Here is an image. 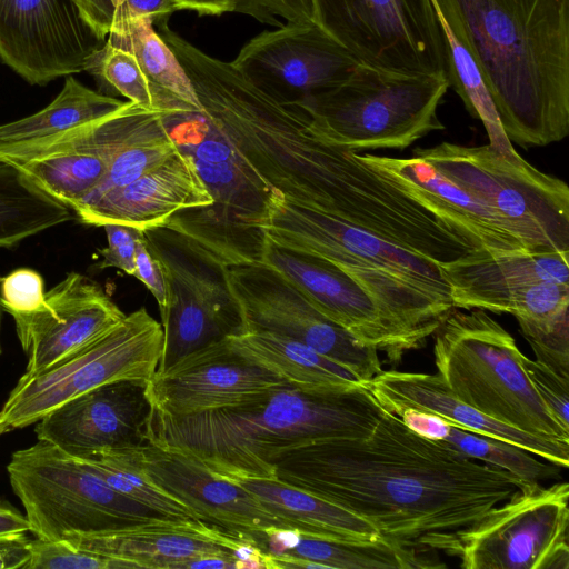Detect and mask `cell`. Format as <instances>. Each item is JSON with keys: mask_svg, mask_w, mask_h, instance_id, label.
Wrapping results in <instances>:
<instances>
[{"mask_svg": "<svg viewBox=\"0 0 569 569\" xmlns=\"http://www.w3.org/2000/svg\"><path fill=\"white\" fill-rule=\"evenodd\" d=\"M7 532H30V527L26 515L0 499V533Z\"/></svg>", "mask_w": 569, "mask_h": 569, "instance_id": "49", "label": "cell"}, {"mask_svg": "<svg viewBox=\"0 0 569 569\" xmlns=\"http://www.w3.org/2000/svg\"><path fill=\"white\" fill-rule=\"evenodd\" d=\"M180 10L194 11L199 16H220L234 12L238 0H174Z\"/></svg>", "mask_w": 569, "mask_h": 569, "instance_id": "48", "label": "cell"}, {"mask_svg": "<svg viewBox=\"0 0 569 569\" xmlns=\"http://www.w3.org/2000/svg\"><path fill=\"white\" fill-rule=\"evenodd\" d=\"M163 348V329L146 308L51 368L21 378L0 409V436L37 423L67 401L118 380L149 381Z\"/></svg>", "mask_w": 569, "mask_h": 569, "instance_id": "8", "label": "cell"}, {"mask_svg": "<svg viewBox=\"0 0 569 569\" xmlns=\"http://www.w3.org/2000/svg\"><path fill=\"white\" fill-rule=\"evenodd\" d=\"M398 416L402 422L427 439L445 440L451 428V423L445 418L423 410L403 409Z\"/></svg>", "mask_w": 569, "mask_h": 569, "instance_id": "46", "label": "cell"}, {"mask_svg": "<svg viewBox=\"0 0 569 569\" xmlns=\"http://www.w3.org/2000/svg\"><path fill=\"white\" fill-rule=\"evenodd\" d=\"M257 546L271 555L277 569H428L443 568L432 553L399 545L382 536L373 540H326L297 530L270 528Z\"/></svg>", "mask_w": 569, "mask_h": 569, "instance_id": "26", "label": "cell"}, {"mask_svg": "<svg viewBox=\"0 0 569 569\" xmlns=\"http://www.w3.org/2000/svg\"><path fill=\"white\" fill-rule=\"evenodd\" d=\"M1 308H2V306H1V299H0V328H1ZM1 352H2V349H1V343H0V355H1Z\"/></svg>", "mask_w": 569, "mask_h": 569, "instance_id": "51", "label": "cell"}, {"mask_svg": "<svg viewBox=\"0 0 569 569\" xmlns=\"http://www.w3.org/2000/svg\"><path fill=\"white\" fill-rule=\"evenodd\" d=\"M136 449L103 451L81 459L111 488L160 516L169 519L199 520L184 503L147 477L139 465Z\"/></svg>", "mask_w": 569, "mask_h": 569, "instance_id": "34", "label": "cell"}, {"mask_svg": "<svg viewBox=\"0 0 569 569\" xmlns=\"http://www.w3.org/2000/svg\"><path fill=\"white\" fill-rule=\"evenodd\" d=\"M412 156L482 201L527 252H569V188L519 153L441 142Z\"/></svg>", "mask_w": 569, "mask_h": 569, "instance_id": "6", "label": "cell"}, {"mask_svg": "<svg viewBox=\"0 0 569 569\" xmlns=\"http://www.w3.org/2000/svg\"><path fill=\"white\" fill-rule=\"evenodd\" d=\"M44 300L40 311L16 323L29 356L24 377L61 362L126 317L98 283L77 272L44 293Z\"/></svg>", "mask_w": 569, "mask_h": 569, "instance_id": "19", "label": "cell"}, {"mask_svg": "<svg viewBox=\"0 0 569 569\" xmlns=\"http://www.w3.org/2000/svg\"><path fill=\"white\" fill-rule=\"evenodd\" d=\"M156 298L160 316L163 318L170 306V292L167 273L161 260L152 254L147 246L146 236L139 241L134 254V273Z\"/></svg>", "mask_w": 569, "mask_h": 569, "instance_id": "43", "label": "cell"}, {"mask_svg": "<svg viewBox=\"0 0 569 569\" xmlns=\"http://www.w3.org/2000/svg\"><path fill=\"white\" fill-rule=\"evenodd\" d=\"M104 42L72 0H0V60L29 84L84 71Z\"/></svg>", "mask_w": 569, "mask_h": 569, "instance_id": "14", "label": "cell"}, {"mask_svg": "<svg viewBox=\"0 0 569 569\" xmlns=\"http://www.w3.org/2000/svg\"><path fill=\"white\" fill-rule=\"evenodd\" d=\"M252 493L284 529L326 540H373L369 521L277 479L229 478Z\"/></svg>", "mask_w": 569, "mask_h": 569, "instance_id": "27", "label": "cell"}, {"mask_svg": "<svg viewBox=\"0 0 569 569\" xmlns=\"http://www.w3.org/2000/svg\"><path fill=\"white\" fill-rule=\"evenodd\" d=\"M180 8L174 0H124L117 9L113 22L146 18L153 22H158L168 17ZM112 27V26H111Z\"/></svg>", "mask_w": 569, "mask_h": 569, "instance_id": "45", "label": "cell"}, {"mask_svg": "<svg viewBox=\"0 0 569 569\" xmlns=\"http://www.w3.org/2000/svg\"><path fill=\"white\" fill-rule=\"evenodd\" d=\"M569 252L476 249L440 266L455 308L511 313L551 332L569 325Z\"/></svg>", "mask_w": 569, "mask_h": 569, "instance_id": "10", "label": "cell"}, {"mask_svg": "<svg viewBox=\"0 0 569 569\" xmlns=\"http://www.w3.org/2000/svg\"><path fill=\"white\" fill-rule=\"evenodd\" d=\"M136 452L147 477L184 503L199 520L246 536L282 528L252 493L194 457L150 442Z\"/></svg>", "mask_w": 569, "mask_h": 569, "instance_id": "20", "label": "cell"}, {"mask_svg": "<svg viewBox=\"0 0 569 569\" xmlns=\"http://www.w3.org/2000/svg\"><path fill=\"white\" fill-rule=\"evenodd\" d=\"M123 103L86 87L68 74L62 90L47 107L31 116L0 124V154L44 144L117 111Z\"/></svg>", "mask_w": 569, "mask_h": 569, "instance_id": "28", "label": "cell"}, {"mask_svg": "<svg viewBox=\"0 0 569 569\" xmlns=\"http://www.w3.org/2000/svg\"><path fill=\"white\" fill-rule=\"evenodd\" d=\"M569 485L528 482L462 538L465 569H568Z\"/></svg>", "mask_w": 569, "mask_h": 569, "instance_id": "12", "label": "cell"}, {"mask_svg": "<svg viewBox=\"0 0 569 569\" xmlns=\"http://www.w3.org/2000/svg\"><path fill=\"white\" fill-rule=\"evenodd\" d=\"M106 41L136 58L153 91L157 110L192 111L201 107L188 74L151 20L116 22Z\"/></svg>", "mask_w": 569, "mask_h": 569, "instance_id": "29", "label": "cell"}, {"mask_svg": "<svg viewBox=\"0 0 569 569\" xmlns=\"http://www.w3.org/2000/svg\"><path fill=\"white\" fill-rule=\"evenodd\" d=\"M31 559L26 569H118L112 558L81 549L67 540L31 541Z\"/></svg>", "mask_w": 569, "mask_h": 569, "instance_id": "37", "label": "cell"}, {"mask_svg": "<svg viewBox=\"0 0 569 569\" xmlns=\"http://www.w3.org/2000/svg\"><path fill=\"white\" fill-rule=\"evenodd\" d=\"M259 261L284 277L321 315L398 363L407 352L372 298L322 259L277 247L262 237Z\"/></svg>", "mask_w": 569, "mask_h": 569, "instance_id": "21", "label": "cell"}, {"mask_svg": "<svg viewBox=\"0 0 569 569\" xmlns=\"http://www.w3.org/2000/svg\"><path fill=\"white\" fill-rule=\"evenodd\" d=\"M231 62L253 86L284 104L341 83L360 64L321 28L293 23L259 33Z\"/></svg>", "mask_w": 569, "mask_h": 569, "instance_id": "15", "label": "cell"}, {"mask_svg": "<svg viewBox=\"0 0 569 569\" xmlns=\"http://www.w3.org/2000/svg\"><path fill=\"white\" fill-rule=\"evenodd\" d=\"M523 367L538 396L558 420L569 430V378L560 376L543 363L523 355Z\"/></svg>", "mask_w": 569, "mask_h": 569, "instance_id": "40", "label": "cell"}, {"mask_svg": "<svg viewBox=\"0 0 569 569\" xmlns=\"http://www.w3.org/2000/svg\"><path fill=\"white\" fill-rule=\"evenodd\" d=\"M137 104L72 129L36 148L0 154L39 189L71 210L104 178L136 119Z\"/></svg>", "mask_w": 569, "mask_h": 569, "instance_id": "17", "label": "cell"}, {"mask_svg": "<svg viewBox=\"0 0 569 569\" xmlns=\"http://www.w3.org/2000/svg\"><path fill=\"white\" fill-rule=\"evenodd\" d=\"M222 270L241 317L242 333L267 331L300 341L363 383L382 371L376 348L321 315L272 268L250 261L222 264Z\"/></svg>", "mask_w": 569, "mask_h": 569, "instance_id": "13", "label": "cell"}, {"mask_svg": "<svg viewBox=\"0 0 569 569\" xmlns=\"http://www.w3.org/2000/svg\"><path fill=\"white\" fill-rule=\"evenodd\" d=\"M72 219L70 208L39 189L17 167L0 161V247H11Z\"/></svg>", "mask_w": 569, "mask_h": 569, "instance_id": "31", "label": "cell"}, {"mask_svg": "<svg viewBox=\"0 0 569 569\" xmlns=\"http://www.w3.org/2000/svg\"><path fill=\"white\" fill-rule=\"evenodd\" d=\"M237 353L301 388L359 383L350 371L307 345L267 332H243L226 338Z\"/></svg>", "mask_w": 569, "mask_h": 569, "instance_id": "30", "label": "cell"}, {"mask_svg": "<svg viewBox=\"0 0 569 569\" xmlns=\"http://www.w3.org/2000/svg\"><path fill=\"white\" fill-rule=\"evenodd\" d=\"M381 407L436 413L452 426L519 446L562 469L569 466V443L539 438L497 421L458 399L438 375L381 371L365 383Z\"/></svg>", "mask_w": 569, "mask_h": 569, "instance_id": "24", "label": "cell"}, {"mask_svg": "<svg viewBox=\"0 0 569 569\" xmlns=\"http://www.w3.org/2000/svg\"><path fill=\"white\" fill-rule=\"evenodd\" d=\"M84 71L128 101L144 109L157 110L149 81L130 52L106 41L88 59Z\"/></svg>", "mask_w": 569, "mask_h": 569, "instance_id": "36", "label": "cell"}, {"mask_svg": "<svg viewBox=\"0 0 569 569\" xmlns=\"http://www.w3.org/2000/svg\"><path fill=\"white\" fill-rule=\"evenodd\" d=\"M439 17V16H438ZM447 39L448 81L471 118L480 120L489 144L506 156L518 153L507 138L482 76L459 33L439 17Z\"/></svg>", "mask_w": 569, "mask_h": 569, "instance_id": "33", "label": "cell"}, {"mask_svg": "<svg viewBox=\"0 0 569 569\" xmlns=\"http://www.w3.org/2000/svg\"><path fill=\"white\" fill-rule=\"evenodd\" d=\"M445 77L406 76L358 64L341 83L293 103L311 117L329 143L356 152L406 149L445 129L438 107Z\"/></svg>", "mask_w": 569, "mask_h": 569, "instance_id": "5", "label": "cell"}, {"mask_svg": "<svg viewBox=\"0 0 569 569\" xmlns=\"http://www.w3.org/2000/svg\"><path fill=\"white\" fill-rule=\"evenodd\" d=\"M164 266L170 306L161 318L163 348L157 371L210 343L242 333L222 264L200 244L166 227L144 231Z\"/></svg>", "mask_w": 569, "mask_h": 569, "instance_id": "11", "label": "cell"}, {"mask_svg": "<svg viewBox=\"0 0 569 569\" xmlns=\"http://www.w3.org/2000/svg\"><path fill=\"white\" fill-rule=\"evenodd\" d=\"M284 381L249 361L227 339L188 353L147 382L154 411L187 416L239 403Z\"/></svg>", "mask_w": 569, "mask_h": 569, "instance_id": "18", "label": "cell"}, {"mask_svg": "<svg viewBox=\"0 0 569 569\" xmlns=\"http://www.w3.org/2000/svg\"><path fill=\"white\" fill-rule=\"evenodd\" d=\"M462 453L485 463L497 466L528 482L558 478L560 467L542 462L532 452L510 442L470 432L451 426L443 440Z\"/></svg>", "mask_w": 569, "mask_h": 569, "instance_id": "35", "label": "cell"}, {"mask_svg": "<svg viewBox=\"0 0 569 569\" xmlns=\"http://www.w3.org/2000/svg\"><path fill=\"white\" fill-rule=\"evenodd\" d=\"M536 355V360L555 372L569 378V326L551 332L531 328H520Z\"/></svg>", "mask_w": 569, "mask_h": 569, "instance_id": "41", "label": "cell"}, {"mask_svg": "<svg viewBox=\"0 0 569 569\" xmlns=\"http://www.w3.org/2000/svg\"><path fill=\"white\" fill-rule=\"evenodd\" d=\"M27 532L0 533V569H26L32 555Z\"/></svg>", "mask_w": 569, "mask_h": 569, "instance_id": "47", "label": "cell"}, {"mask_svg": "<svg viewBox=\"0 0 569 569\" xmlns=\"http://www.w3.org/2000/svg\"><path fill=\"white\" fill-rule=\"evenodd\" d=\"M7 471L38 539L90 537L164 518L111 488L83 459L41 440L13 452Z\"/></svg>", "mask_w": 569, "mask_h": 569, "instance_id": "7", "label": "cell"}, {"mask_svg": "<svg viewBox=\"0 0 569 569\" xmlns=\"http://www.w3.org/2000/svg\"><path fill=\"white\" fill-rule=\"evenodd\" d=\"M212 203L213 198L192 157L181 149L134 181L111 189L73 211L86 224L117 223L144 232L164 227L183 211Z\"/></svg>", "mask_w": 569, "mask_h": 569, "instance_id": "22", "label": "cell"}, {"mask_svg": "<svg viewBox=\"0 0 569 569\" xmlns=\"http://www.w3.org/2000/svg\"><path fill=\"white\" fill-rule=\"evenodd\" d=\"M84 22L101 40L111 29L117 9L124 0H72Z\"/></svg>", "mask_w": 569, "mask_h": 569, "instance_id": "44", "label": "cell"}, {"mask_svg": "<svg viewBox=\"0 0 569 569\" xmlns=\"http://www.w3.org/2000/svg\"><path fill=\"white\" fill-rule=\"evenodd\" d=\"M67 541L118 560L123 568L183 569L186 562L203 556L234 559L233 553L244 538L200 520L158 518L121 530Z\"/></svg>", "mask_w": 569, "mask_h": 569, "instance_id": "23", "label": "cell"}, {"mask_svg": "<svg viewBox=\"0 0 569 569\" xmlns=\"http://www.w3.org/2000/svg\"><path fill=\"white\" fill-rule=\"evenodd\" d=\"M147 382L118 380L67 401L36 423L38 440L78 458L147 445L153 410Z\"/></svg>", "mask_w": 569, "mask_h": 569, "instance_id": "16", "label": "cell"}, {"mask_svg": "<svg viewBox=\"0 0 569 569\" xmlns=\"http://www.w3.org/2000/svg\"><path fill=\"white\" fill-rule=\"evenodd\" d=\"M102 227L107 234L108 247L100 250L102 260L98 268L113 267L133 276L136 249L139 241L144 237V232L133 227L117 223H108Z\"/></svg>", "mask_w": 569, "mask_h": 569, "instance_id": "42", "label": "cell"}, {"mask_svg": "<svg viewBox=\"0 0 569 569\" xmlns=\"http://www.w3.org/2000/svg\"><path fill=\"white\" fill-rule=\"evenodd\" d=\"M462 38L503 131L521 147L569 133V0H432Z\"/></svg>", "mask_w": 569, "mask_h": 569, "instance_id": "2", "label": "cell"}, {"mask_svg": "<svg viewBox=\"0 0 569 569\" xmlns=\"http://www.w3.org/2000/svg\"><path fill=\"white\" fill-rule=\"evenodd\" d=\"M269 463L273 479L369 521L383 538L451 557L472 527L528 483L421 437L386 409L367 437L310 441Z\"/></svg>", "mask_w": 569, "mask_h": 569, "instance_id": "1", "label": "cell"}, {"mask_svg": "<svg viewBox=\"0 0 569 569\" xmlns=\"http://www.w3.org/2000/svg\"><path fill=\"white\" fill-rule=\"evenodd\" d=\"M346 150H347V149H345V151H346ZM345 151H343V153H342V156H341V159H340V162H339V164H338V168H337V171H336L335 177H336V176H337V173H338V170H339V167H340L341 160H342V158H343ZM335 179H336V178H333L332 182L335 181ZM331 187H332V183H331V186H330V189H331ZM330 189H329V190H330ZM329 190L327 191V194H328ZM327 194H326L325 199L322 200V202H321L318 207H320V206L323 203V201H325V200H326V198H327ZM318 207H317V208H318ZM312 209H315V208H312Z\"/></svg>", "mask_w": 569, "mask_h": 569, "instance_id": "50", "label": "cell"}, {"mask_svg": "<svg viewBox=\"0 0 569 569\" xmlns=\"http://www.w3.org/2000/svg\"><path fill=\"white\" fill-rule=\"evenodd\" d=\"M1 306L20 322L44 306L43 280L31 269H18L1 280Z\"/></svg>", "mask_w": 569, "mask_h": 569, "instance_id": "38", "label": "cell"}, {"mask_svg": "<svg viewBox=\"0 0 569 569\" xmlns=\"http://www.w3.org/2000/svg\"><path fill=\"white\" fill-rule=\"evenodd\" d=\"M162 110L137 104L136 119L124 143L113 157L102 181L72 210L90 204L107 191L126 186L180 151Z\"/></svg>", "mask_w": 569, "mask_h": 569, "instance_id": "32", "label": "cell"}, {"mask_svg": "<svg viewBox=\"0 0 569 569\" xmlns=\"http://www.w3.org/2000/svg\"><path fill=\"white\" fill-rule=\"evenodd\" d=\"M360 158L463 233L478 249L527 252L489 207L429 162L413 156L392 158L365 153Z\"/></svg>", "mask_w": 569, "mask_h": 569, "instance_id": "25", "label": "cell"}, {"mask_svg": "<svg viewBox=\"0 0 569 569\" xmlns=\"http://www.w3.org/2000/svg\"><path fill=\"white\" fill-rule=\"evenodd\" d=\"M319 28L359 63L448 79L447 39L432 0H315Z\"/></svg>", "mask_w": 569, "mask_h": 569, "instance_id": "9", "label": "cell"}, {"mask_svg": "<svg viewBox=\"0 0 569 569\" xmlns=\"http://www.w3.org/2000/svg\"><path fill=\"white\" fill-rule=\"evenodd\" d=\"M438 376L461 401L529 435L569 443L523 367L513 337L487 311L455 308L435 332Z\"/></svg>", "mask_w": 569, "mask_h": 569, "instance_id": "4", "label": "cell"}, {"mask_svg": "<svg viewBox=\"0 0 569 569\" xmlns=\"http://www.w3.org/2000/svg\"><path fill=\"white\" fill-rule=\"evenodd\" d=\"M234 12L277 28L290 23L319 27L315 0H238Z\"/></svg>", "mask_w": 569, "mask_h": 569, "instance_id": "39", "label": "cell"}, {"mask_svg": "<svg viewBox=\"0 0 569 569\" xmlns=\"http://www.w3.org/2000/svg\"><path fill=\"white\" fill-rule=\"evenodd\" d=\"M385 409L363 382L272 386L223 408L187 416L152 410L148 442L174 448L226 478L273 479L280 450L328 438L367 437Z\"/></svg>", "mask_w": 569, "mask_h": 569, "instance_id": "3", "label": "cell"}]
</instances>
